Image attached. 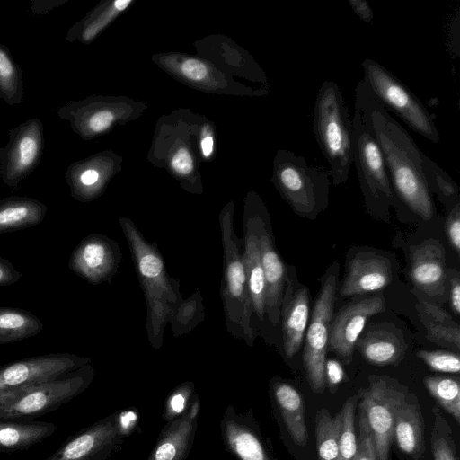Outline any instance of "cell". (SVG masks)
<instances>
[{
	"label": "cell",
	"mask_w": 460,
	"mask_h": 460,
	"mask_svg": "<svg viewBox=\"0 0 460 460\" xmlns=\"http://www.w3.org/2000/svg\"><path fill=\"white\" fill-rule=\"evenodd\" d=\"M355 108L361 111L365 124L381 148L394 205L406 208L423 220H430L435 207L423 172L424 153L363 80L355 88Z\"/></svg>",
	"instance_id": "6da1fadb"
},
{
	"label": "cell",
	"mask_w": 460,
	"mask_h": 460,
	"mask_svg": "<svg viewBox=\"0 0 460 460\" xmlns=\"http://www.w3.org/2000/svg\"><path fill=\"white\" fill-rule=\"evenodd\" d=\"M119 226L128 244L146 303V329L150 346L159 349L164 333L177 305L183 300L179 279L171 277L157 243H149L136 224L120 217Z\"/></svg>",
	"instance_id": "7a4b0ae2"
},
{
	"label": "cell",
	"mask_w": 460,
	"mask_h": 460,
	"mask_svg": "<svg viewBox=\"0 0 460 460\" xmlns=\"http://www.w3.org/2000/svg\"><path fill=\"white\" fill-rule=\"evenodd\" d=\"M223 248V274L220 296L227 332L252 346L257 334L253 328V313L247 277L243 261V242L234 227V208L226 206L219 215Z\"/></svg>",
	"instance_id": "3957f363"
},
{
	"label": "cell",
	"mask_w": 460,
	"mask_h": 460,
	"mask_svg": "<svg viewBox=\"0 0 460 460\" xmlns=\"http://www.w3.org/2000/svg\"><path fill=\"white\" fill-rule=\"evenodd\" d=\"M313 132L334 185L345 183L353 163L352 120L339 85L322 83L314 102Z\"/></svg>",
	"instance_id": "277c9868"
},
{
	"label": "cell",
	"mask_w": 460,
	"mask_h": 460,
	"mask_svg": "<svg viewBox=\"0 0 460 460\" xmlns=\"http://www.w3.org/2000/svg\"><path fill=\"white\" fill-rule=\"evenodd\" d=\"M89 364L55 379L0 394V420L31 422L84 392L94 379Z\"/></svg>",
	"instance_id": "5b68a950"
},
{
	"label": "cell",
	"mask_w": 460,
	"mask_h": 460,
	"mask_svg": "<svg viewBox=\"0 0 460 460\" xmlns=\"http://www.w3.org/2000/svg\"><path fill=\"white\" fill-rule=\"evenodd\" d=\"M274 165V184L296 214L314 219L327 208L330 172L289 150H279Z\"/></svg>",
	"instance_id": "8992f818"
},
{
	"label": "cell",
	"mask_w": 460,
	"mask_h": 460,
	"mask_svg": "<svg viewBox=\"0 0 460 460\" xmlns=\"http://www.w3.org/2000/svg\"><path fill=\"white\" fill-rule=\"evenodd\" d=\"M139 430L136 407L118 411L68 437L45 460H107Z\"/></svg>",
	"instance_id": "52a82bcc"
},
{
	"label": "cell",
	"mask_w": 460,
	"mask_h": 460,
	"mask_svg": "<svg viewBox=\"0 0 460 460\" xmlns=\"http://www.w3.org/2000/svg\"><path fill=\"white\" fill-rule=\"evenodd\" d=\"M361 65L362 80L387 111L394 113L429 141L434 144L440 142L432 115L408 86L374 59L366 58Z\"/></svg>",
	"instance_id": "ba28073f"
},
{
	"label": "cell",
	"mask_w": 460,
	"mask_h": 460,
	"mask_svg": "<svg viewBox=\"0 0 460 460\" xmlns=\"http://www.w3.org/2000/svg\"><path fill=\"white\" fill-rule=\"evenodd\" d=\"M353 163L368 209L385 212L394 204L387 170L379 144L355 108L352 117Z\"/></svg>",
	"instance_id": "9c48e42d"
},
{
	"label": "cell",
	"mask_w": 460,
	"mask_h": 460,
	"mask_svg": "<svg viewBox=\"0 0 460 460\" xmlns=\"http://www.w3.org/2000/svg\"><path fill=\"white\" fill-rule=\"evenodd\" d=\"M339 264L334 262L323 277L311 319L305 332L303 365L311 389L317 394L325 389V361L330 326L337 291Z\"/></svg>",
	"instance_id": "30bf717a"
},
{
	"label": "cell",
	"mask_w": 460,
	"mask_h": 460,
	"mask_svg": "<svg viewBox=\"0 0 460 460\" xmlns=\"http://www.w3.org/2000/svg\"><path fill=\"white\" fill-rule=\"evenodd\" d=\"M0 147V177L9 188H17L39 165L44 150L43 123L31 118L8 131Z\"/></svg>",
	"instance_id": "8fae6325"
},
{
	"label": "cell",
	"mask_w": 460,
	"mask_h": 460,
	"mask_svg": "<svg viewBox=\"0 0 460 460\" xmlns=\"http://www.w3.org/2000/svg\"><path fill=\"white\" fill-rule=\"evenodd\" d=\"M358 394L359 410L373 436L376 459L389 460L396 410L406 394L378 376H372L369 386Z\"/></svg>",
	"instance_id": "7c38bea8"
},
{
	"label": "cell",
	"mask_w": 460,
	"mask_h": 460,
	"mask_svg": "<svg viewBox=\"0 0 460 460\" xmlns=\"http://www.w3.org/2000/svg\"><path fill=\"white\" fill-rule=\"evenodd\" d=\"M90 363L89 357L50 353L4 364L0 366V394L55 379Z\"/></svg>",
	"instance_id": "4fadbf2b"
},
{
	"label": "cell",
	"mask_w": 460,
	"mask_h": 460,
	"mask_svg": "<svg viewBox=\"0 0 460 460\" xmlns=\"http://www.w3.org/2000/svg\"><path fill=\"white\" fill-rule=\"evenodd\" d=\"M122 260L119 243L94 233L81 240L72 252L68 267L72 272L93 285L111 283Z\"/></svg>",
	"instance_id": "5bb4252c"
},
{
	"label": "cell",
	"mask_w": 460,
	"mask_h": 460,
	"mask_svg": "<svg viewBox=\"0 0 460 460\" xmlns=\"http://www.w3.org/2000/svg\"><path fill=\"white\" fill-rule=\"evenodd\" d=\"M385 310L382 294L349 303L332 320L328 349L345 364L352 360L355 346L367 320Z\"/></svg>",
	"instance_id": "9a60e30c"
},
{
	"label": "cell",
	"mask_w": 460,
	"mask_h": 460,
	"mask_svg": "<svg viewBox=\"0 0 460 460\" xmlns=\"http://www.w3.org/2000/svg\"><path fill=\"white\" fill-rule=\"evenodd\" d=\"M265 212L262 207H256L259 249L265 279V319L271 327H277L280 317L287 266L276 250L269 217Z\"/></svg>",
	"instance_id": "2e32d148"
},
{
	"label": "cell",
	"mask_w": 460,
	"mask_h": 460,
	"mask_svg": "<svg viewBox=\"0 0 460 460\" xmlns=\"http://www.w3.org/2000/svg\"><path fill=\"white\" fill-rule=\"evenodd\" d=\"M310 314V293L299 282L296 270L287 266V277L280 307L283 350L288 358L300 349Z\"/></svg>",
	"instance_id": "e0dca14e"
},
{
	"label": "cell",
	"mask_w": 460,
	"mask_h": 460,
	"mask_svg": "<svg viewBox=\"0 0 460 460\" xmlns=\"http://www.w3.org/2000/svg\"><path fill=\"white\" fill-rule=\"evenodd\" d=\"M225 449L237 460H272L251 410L237 413L229 404L220 420Z\"/></svg>",
	"instance_id": "ac0fdd59"
},
{
	"label": "cell",
	"mask_w": 460,
	"mask_h": 460,
	"mask_svg": "<svg viewBox=\"0 0 460 460\" xmlns=\"http://www.w3.org/2000/svg\"><path fill=\"white\" fill-rule=\"evenodd\" d=\"M199 412L200 401L194 394L187 411L162 429L146 460H185L193 445Z\"/></svg>",
	"instance_id": "d6986e66"
},
{
	"label": "cell",
	"mask_w": 460,
	"mask_h": 460,
	"mask_svg": "<svg viewBox=\"0 0 460 460\" xmlns=\"http://www.w3.org/2000/svg\"><path fill=\"white\" fill-rule=\"evenodd\" d=\"M243 261L245 268L250 298L253 313V328L265 319V279L258 241L256 207H247L243 220Z\"/></svg>",
	"instance_id": "ffe728a7"
},
{
	"label": "cell",
	"mask_w": 460,
	"mask_h": 460,
	"mask_svg": "<svg viewBox=\"0 0 460 460\" xmlns=\"http://www.w3.org/2000/svg\"><path fill=\"white\" fill-rule=\"evenodd\" d=\"M391 279L392 266L386 257L372 252H361L349 261L340 295L348 297L376 292L388 286Z\"/></svg>",
	"instance_id": "44dd1931"
},
{
	"label": "cell",
	"mask_w": 460,
	"mask_h": 460,
	"mask_svg": "<svg viewBox=\"0 0 460 460\" xmlns=\"http://www.w3.org/2000/svg\"><path fill=\"white\" fill-rule=\"evenodd\" d=\"M445 250L437 240H427L411 248L410 277L430 297H441L446 289Z\"/></svg>",
	"instance_id": "7402d4cb"
},
{
	"label": "cell",
	"mask_w": 460,
	"mask_h": 460,
	"mask_svg": "<svg viewBox=\"0 0 460 460\" xmlns=\"http://www.w3.org/2000/svg\"><path fill=\"white\" fill-rule=\"evenodd\" d=\"M424 424L418 402L407 395L399 404L394 427V438L400 450L415 460L420 459L425 450Z\"/></svg>",
	"instance_id": "603a6c76"
},
{
	"label": "cell",
	"mask_w": 460,
	"mask_h": 460,
	"mask_svg": "<svg viewBox=\"0 0 460 460\" xmlns=\"http://www.w3.org/2000/svg\"><path fill=\"white\" fill-rule=\"evenodd\" d=\"M270 387L274 402L290 438L297 446H305L308 433L302 395L286 382L272 381Z\"/></svg>",
	"instance_id": "cb8c5ba5"
},
{
	"label": "cell",
	"mask_w": 460,
	"mask_h": 460,
	"mask_svg": "<svg viewBox=\"0 0 460 460\" xmlns=\"http://www.w3.org/2000/svg\"><path fill=\"white\" fill-rule=\"evenodd\" d=\"M363 358L375 366L397 364L404 356L407 345L401 333L377 328L358 339L356 346Z\"/></svg>",
	"instance_id": "d4e9b609"
},
{
	"label": "cell",
	"mask_w": 460,
	"mask_h": 460,
	"mask_svg": "<svg viewBox=\"0 0 460 460\" xmlns=\"http://www.w3.org/2000/svg\"><path fill=\"white\" fill-rule=\"evenodd\" d=\"M48 207L24 196H9L0 200V234L30 228L40 224Z\"/></svg>",
	"instance_id": "484cf974"
},
{
	"label": "cell",
	"mask_w": 460,
	"mask_h": 460,
	"mask_svg": "<svg viewBox=\"0 0 460 460\" xmlns=\"http://www.w3.org/2000/svg\"><path fill=\"white\" fill-rule=\"evenodd\" d=\"M58 426L47 421L16 422L0 420V452L28 449L56 432Z\"/></svg>",
	"instance_id": "4316f807"
},
{
	"label": "cell",
	"mask_w": 460,
	"mask_h": 460,
	"mask_svg": "<svg viewBox=\"0 0 460 460\" xmlns=\"http://www.w3.org/2000/svg\"><path fill=\"white\" fill-rule=\"evenodd\" d=\"M418 309L428 340L442 347L460 349L459 324L447 311L426 301H420Z\"/></svg>",
	"instance_id": "83f0119b"
},
{
	"label": "cell",
	"mask_w": 460,
	"mask_h": 460,
	"mask_svg": "<svg viewBox=\"0 0 460 460\" xmlns=\"http://www.w3.org/2000/svg\"><path fill=\"white\" fill-rule=\"evenodd\" d=\"M42 330V322L31 312L0 306V345L26 340Z\"/></svg>",
	"instance_id": "f1b7e54d"
},
{
	"label": "cell",
	"mask_w": 460,
	"mask_h": 460,
	"mask_svg": "<svg viewBox=\"0 0 460 460\" xmlns=\"http://www.w3.org/2000/svg\"><path fill=\"white\" fill-rule=\"evenodd\" d=\"M23 98L22 70L10 49L0 42V99L9 106H14L22 103Z\"/></svg>",
	"instance_id": "f546056e"
},
{
	"label": "cell",
	"mask_w": 460,
	"mask_h": 460,
	"mask_svg": "<svg viewBox=\"0 0 460 460\" xmlns=\"http://www.w3.org/2000/svg\"><path fill=\"white\" fill-rule=\"evenodd\" d=\"M205 319V305L198 288L188 298L183 299L174 309L169 323L174 337L190 333Z\"/></svg>",
	"instance_id": "4dcf8cb0"
},
{
	"label": "cell",
	"mask_w": 460,
	"mask_h": 460,
	"mask_svg": "<svg viewBox=\"0 0 460 460\" xmlns=\"http://www.w3.org/2000/svg\"><path fill=\"white\" fill-rule=\"evenodd\" d=\"M430 395L459 424L460 384L459 379L443 376H429L423 380Z\"/></svg>",
	"instance_id": "1f68e13d"
},
{
	"label": "cell",
	"mask_w": 460,
	"mask_h": 460,
	"mask_svg": "<svg viewBox=\"0 0 460 460\" xmlns=\"http://www.w3.org/2000/svg\"><path fill=\"white\" fill-rule=\"evenodd\" d=\"M339 420L327 409H321L315 417V438L318 460H341L338 443Z\"/></svg>",
	"instance_id": "d6a6232c"
},
{
	"label": "cell",
	"mask_w": 460,
	"mask_h": 460,
	"mask_svg": "<svg viewBox=\"0 0 460 460\" xmlns=\"http://www.w3.org/2000/svg\"><path fill=\"white\" fill-rule=\"evenodd\" d=\"M359 394L349 397L336 414L339 420L338 443L341 460H356L355 408Z\"/></svg>",
	"instance_id": "836d02e7"
},
{
	"label": "cell",
	"mask_w": 460,
	"mask_h": 460,
	"mask_svg": "<svg viewBox=\"0 0 460 460\" xmlns=\"http://www.w3.org/2000/svg\"><path fill=\"white\" fill-rule=\"evenodd\" d=\"M423 172L430 192H435L442 202L459 201V188L456 181L431 158L423 154Z\"/></svg>",
	"instance_id": "e575fe53"
},
{
	"label": "cell",
	"mask_w": 460,
	"mask_h": 460,
	"mask_svg": "<svg viewBox=\"0 0 460 460\" xmlns=\"http://www.w3.org/2000/svg\"><path fill=\"white\" fill-rule=\"evenodd\" d=\"M435 422L431 434V448L434 460H459L452 430L438 409H433Z\"/></svg>",
	"instance_id": "d590c367"
},
{
	"label": "cell",
	"mask_w": 460,
	"mask_h": 460,
	"mask_svg": "<svg viewBox=\"0 0 460 460\" xmlns=\"http://www.w3.org/2000/svg\"><path fill=\"white\" fill-rule=\"evenodd\" d=\"M195 394V385L186 381L177 385L165 398L162 418L166 422L183 415L189 409Z\"/></svg>",
	"instance_id": "8d00e7d4"
},
{
	"label": "cell",
	"mask_w": 460,
	"mask_h": 460,
	"mask_svg": "<svg viewBox=\"0 0 460 460\" xmlns=\"http://www.w3.org/2000/svg\"><path fill=\"white\" fill-rule=\"evenodd\" d=\"M417 356L432 370L442 373H459V354L443 350H420Z\"/></svg>",
	"instance_id": "74e56055"
},
{
	"label": "cell",
	"mask_w": 460,
	"mask_h": 460,
	"mask_svg": "<svg viewBox=\"0 0 460 460\" xmlns=\"http://www.w3.org/2000/svg\"><path fill=\"white\" fill-rule=\"evenodd\" d=\"M359 434L357 443L356 460H377L373 436L366 422L364 414L359 410Z\"/></svg>",
	"instance_id": "f35d334b"
},
{
	"label": "cell",
	"mask_w": 460,
	"mask_h": 460,
	"mask_svg": "<svg viewBox=\"0 0 460 460\" xmlns=\"http://www.w3.org/2000/svg\"><path fill=\"white\" fill-rule=\"evenodd\" d=\"M449 243L457 254L460 253V202L454 204L446 224Z\"/></svg>",
	"instance_id": "ab89813d"
},
{
	"label": "cell",
	"mask_w": 460,
	"mask_h": 460,
	"mask_svg": "<svg viewBox=\"0 0 460 460\" xmlns=\"http://www.w3.org/2000/svg\"><path fill=\"white\" fill-rule=\"evenodd\" d=\"M181 71L187 78L195 81H200L208 75L207 66L195 58L185 60L181 65Z\"/></svg>",
	"instance_id": "60d3db41"
},
{
	"label": "cell",
	"mask_w": 460,
	"mask_h": 460,
	"mask_svg": "<svg viewBox=\"0 0 460 460\" xmlns=\"http://www.w3.org/2000/svg\"><path fill=\"white\" fill-rule=\"evenodd\" d=\"M173 170L181 175L189 174L193 169V161L186 148H180L171 160Z\"/></svg>",
	"instance_id": "b9f144b4"
},
{
	"label": "cell",
	"mask_w": 460,
	"mask_h": 460,
	"mask_svg": "<svg viewBox=\"0 0 460 460\" xmlns=\"http://www.w3.org/2000/svg\"><path fill=\"white\" fill-rule=\"evenodd\" d=\"M22 274L12 262L0 256V287L8 286L18 282Z\"/></svg>",
	"instance_id": "7bdbcfd3"
},
{
	"label": "cell",
	"mask_w": 460,
	"mask_h": 460,
	"mask_svg": "<svg viewBox=\"0 0 460 460\" xmlns=\"http://www.w3.org/2000/svg\"><path fill=\"white\" fill-rule=\"evenodd\" d=\"M324 371L325 381L330 388L336 386L344 377V372L341 364L334 359L325 361Z\"/></svg>",
	"instance_id": "ee69618b"
},
{
	"label": "cell",
	"mask_w": 460,
	"mask_h": 460,
	"mask_svg": "<svg viewBox=\"0 0 460 460\" xmlns=\"http://www.w3.org/2000/svg\"><path fill=\"white\" fill-rule=\"evenodd\" d=\"M65 3L66 0H31L30 12L36 15H44Z\"/></svg>",
	"instance_id": "f6af8a7d"
},
{
	"label": "cell",
	"mask_w": 460,
	"mask_h": 460,
	"mask_svg": "<svg viewBox=\"0 0 460 460\" xmlns=\"http://www.w3.org/2000/svg\"><path fill=\"white\" fill-rule=\"evenodd\" d=\"M353 12L365 22L371 23L374 20V13L366 0H348Z\"/></svg>",
	"instance_id": "bcb514c9"
},
{
	"label": "cell",
	"mask_w": 460,
	"mask_h": 460,
	"mask_svg": "<svg viewBox=\"0 0 460 460\" xmlns=\"http://www.w3.org/2000/svg\"><path fill=\"white\" fill-rule=\"evenodd\" d=\"M449 299L450 307L456 315L460 314V279L458 275L451 276L449 279Z\"/></svg>",
	"instance_id": "7dc6e473"
},
{
	"label": "cell",
	"mask_w": 460,
	"mask_h": 460,
	"mask_svg": "<svg viewBox=\"0 0 460 460\" xmlns=\"http://www.w3.org/2000/svg\"><path fill=\"white\" fill-rule=\"evenodd\" d=\"M201 149L205 156L211 155L213 151V138L211 137H207L202 139Z\"/></svg>",
	"instance_id": "c3c4849f"
},
{
	"label": "cell",
	"mask_w": 460,
	"mask_h": 460,
	"mask_svg": "<svg viewBox=\"0 0 460 460\" xmlns=\"http://www.w3.org/2000/svg\"><path fill=\"white\" fill-rule=\"evenodd\" d=\"M130 4L129 0H117L113 4V7L117 10H123Z\"/></svg>",
	"instance_id": "681fc988"
}]
</instances>
